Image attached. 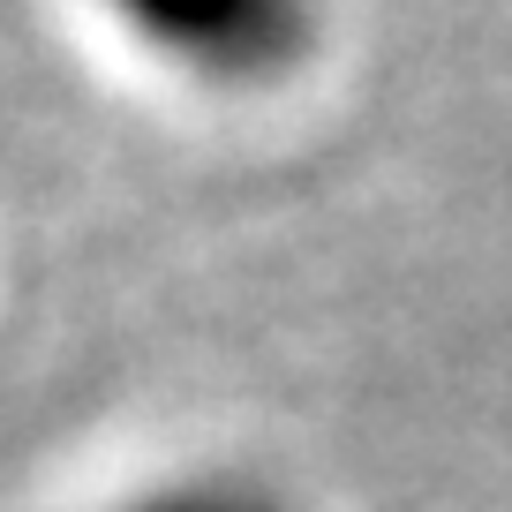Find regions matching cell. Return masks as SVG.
<instances>
[{
	"label": "cell",
	"instance_id": "cell-2",
	"mask_svg": "<svg viewBox=\"0 0 512 512\" xmlns=\"http://www.w3.org/2000/svg\"><path fill=\"white\" fill-rule=\"evenodd\" d=\"M121 512H302V505H294L287 490H272L264 475H226V467H211V475L159 482V490H144Z\"/></svg>",
	"mask_w": 512,
	"mask_h": 512
},
{
	"label": "cell",
	"instance_id": "cell-1",
	"mask_svg": "<svg viewBox=\"0 0 512 512\" xmlns=\"http://www.w3.org/2000/svg\"><path fill=\"white\" fill-rule=\"evenodd\" d=\"M159 61L204 83H279L309 61L324 0H106Z\"/></svg>",
	"mask_w": 512,
	"mask_h": 512
}]
</instances>
